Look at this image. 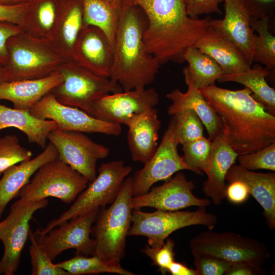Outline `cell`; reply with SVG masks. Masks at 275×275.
<instances>
[{
    "label": "cell",
    "instance_id": "obj_1",
    "mask_svg": "<svg viewBox=\"0 0 275 275\" xmlns=\"http://www.w3.org/2000/svg\"><path fill=\"white\" fill-rule=\"evenodd\" d=\"M200 91L221 119L228 141L238 155L275 142V116L249 89L231 90L213 85Z\"/></svg>",
    "mask_w": 275,
    "mask_h": 275
},
{
    "label": "cell",
    "instance_id": "obj_2",
    "mask_svg": "<svg viewBox=\"0 0 275 275\" xmlns=\"http://www.w3.org/2000/svg\"><path fill=\"white\" fill-rule=\"evenodd\" d=\"M132 4L145 14L144 42L160 65L185 62L183 55L187 48L195 46L211 26L210 17H188L183 0H133Z\"/></svg>",
    "mask_w": 275,
    "mask_h": 275
},
{
    "label": "cell",
    "instance_id": "obj_3",
    "mask_svg": "<svg viewBox=\"0 0 275 275\" xmlns=\"http://www.w3.org/2000/svg\"><path fill=\"white\" fill-rule=\"evenodd\" d=\"M147 19L134 4L122 3L115 33L109 78L123 91L145 88L155 80L160 64L146 49L143 33Z\"/></svg>",
    "mask_w": 275,
    "mask_h": 275
},
{
    "label": "cell",
    "instance_id": "obj_4",
    "mask_svg": "<svg viewBox=\"0 0 275 275\" xmlns=\"http://www.w3.org/2000/svg\"><path fill=\"white\" fill-rule=\"evenodd\" d=\"M132 177H127L115 201L108 208H101L92 233L95 255L120 263L125 255L126 238L130 227L132 208Z\"/></svg>",
    "mask_w": 275,
    "mask_h": 275
},
{
    "label": "cell",
    "instance_id": "obj_5",
    "mask_svg": "<svg viewBox=\"0 0 275 275\" xmlns=\"http://www.w3.org/2000/svg\"><path fill=\"white\" fill-rule=\"evenodd\" d=\"M57 70L62 81L50 92L60 103L77 107L94 117L100 99L123 91L110 78L97 75L73 61L63 62Z\"/></svg>",
    "mask_w": 275,
    "mask_h": 275
},
{
    "label": "cell",
    "instance_id": "obj_6",
    "mask_svg": "<svg viewBox=\"0 0 275 275\" xmlns=\"http://www.w3.org/2000/svg\"><path fill=\"white\" fill-rule=\"evenodd\" d=\"M8 59L4 67L9 81L46 77L65 62L47 40L35 38L24 31L10 37Z\"/></svg>",
    "mask_w": 275,
    "mask_h": 275
},
{
    "label": "cell",
    "instance_id": "obj_7",
    "mask_svg": "<svg viewBox=\"0 0 275 275\" xmlns=\"http://www.w3.org/2000/svg\"><path fill=\"white\" fill-rule=\"evenodd\" d=\"M132 171V167L125 166L123 160L102 163L98 169V175L79 194L70 208L58 218L49 222L43 229L37 230L34 233L35 235L42 236L65 221L111 204Z\"/></svg>",
    "mask_w": 275,
    "mask_h": 275
},
{
    "label": "cell",
    "instance_id": "obj_8",
    "mask_svg": "<svg viewBox=\"0 0 275 275\" xmlns=\"http://www.w3.org/2000/svg\"><path fill=\"white\" fill-rule=\"evenodd\" d=\"M206 207H198L195 211H165L157 210L146 212L132 211L131 223L127 236H143L148 238V245L160 248L174 231L190 226L202 225L212 230L217 216L206 211Z\"/></svg>",
    "mask_w": 275,
    "mask_h": 275
},
{
    "label": "cell",
    "instance_id": "obj_9",
    "mask_svg": "<svg viewBox=\"0 0 275 275\" xmlns=\"http://www.w3.org/2000/svg\"><path fill=\"white\" fill-rule=\"evenodd\" d=\"M33 176L19 192V199L34 202L53 197L70 204L90 182L58 158L42 166Z\"/></svg>",
    "mask_w": 275,
    "mask_h": 275
},
{
    "label": "cell",
    "instance_id": "obj_10",
    "mask_svg": "<svg viewBox=\"0 0 275 275\" xmlns=\"http://www.w3.org/2000/svg\"><path fill=\"white\" fill-rule=\"evenodd\" d=\"M192 254H206L231 263L249 262L262 265L270 258L261 242L233 231L200 232L189 241Z\"/></svg>",
    "mask_w": 275,
    "mask_h": 275
},
{
    "label": "cell",
    "instance_id": "obj_11",
    "mask_svg": "<svg viewBox=\"0 0 275 275\" xmlns=\"http://www.w3.org/2000/svg\"><path fill=\"white\" fill-rule=\"evenodd\" d=\"M47 204V199L34 202L19 199L11 205L7 217L0 222V240L4 249L0 274L14 275L17 271L31 230L30 222L36 211Z\"/></svg>",
    "mask_w": 275,
    "mask_h": 275
},
{
    "label": "cell",
    "instance_id": "obj_12",
    "mask_svg": "<svg viewBox=\"0 0 275 275\" xmlns=\"http://www.w3.org/2000/svg\"><path fill=\"white\" fill-rule=\"evenodd\" d=\"M175 121L172 117L160 144L150 159L132 177V197L147 193L157 182L166 181L182 170L202 175L203 172L188 165L180 156L175 139Z\"/></svg>",
    "mask_w": 275,
    "mask_h": 275
},
{
    "label": "cell",
    "instance_id": "obj_13",
    "mask_svg": "<svg viewBox=\"0 0 275 275\" xmlns=\"http://www.w3.org/2000/svg\"><path fill=\"white\" fill-rule=\"evenodd\" d=\"M47 139L57 149L58 159L89 182L97 176V161L106 157L109 153V148L94 142L83 132L57 128L48 134Z\"/></svg>",
    "mask_w": 275,
    "mask_h": 275
},
{
    "label": "cell",
    "instance_id": "obj_14",
    "mask_svg": "<svg viewBox=\"0 0 275 275\" xmlns=\"http://www.w3.org/2000/svg\"><path fill=\"white\" fill-rule=\"evenodd\" d=\"M29 111L38 118L55 122L61 130L113 136L119 135L122 131L121 125L99 120L77 107L63 104L51 92Z\"/></svg>",
    "mask_w": 275,
    "mask_h": 275
},
{
    "label": "cell",
    "instance_id": "obj_15",
    "mask_svg": "<svg viewBox=\"0 0 275 275\" xmlns=\"http://www.w3.org/2000/svg\"><path fill=\"white\" fill-rule=\"evenodd\" d=\"M100 209L60 224L38 237L39 246L52 261L63 252L69 249L75 250L76 254L94 255L95 242L94 238H91V234L92 225Z\"/></svg>",
    "mask_w": 275,
    "mask_h": 275
},
{
    "label": "cell",
    "instance_id": "obj_16",
    "mask_svg": "<svg viewBox=\"0 0 275 275\" xmlns=\"http://www.w3.org/2000/svg\"><path fill=\"white\" fill-rule=\"evenodd\" d=\"M195 183L188 180L182 172H177L173 177L159 186L153 187L147 193L132 197L133 210L149 207L157 210L176 211L190 206L206 207L211 201L206 198H199L194 194Z\"/></svg>",
    "mask_w": 275,
    "mask_h": 275
},
{
    "label": "cell",
    "instance_id": "obj_17",
    "mask_svg": "<svg viewBox=\"0 0 275 275\" xmlns=\"http://www.w3.org/2000/svg\"><path fill=\"white\" fill-rule=\"evenodd\" d=\"M159 101L155 89H136L108 94L96 103L95 117L107 122L128 126L135 118L155 107Z\"/></svg>",
    "mask_w": 275,
    "mask_h": 275
},
{
    "label": "cell",
    "instance_id": "obj_18",
    "mask_svg": "<svg viewBox=\"0 0 275 275\" xmlns=\"http://www.w3.org/2000/svg\"><path fill=\"white\" fill-rule=\"evenodd\" d=\"M113 46L106 34L93 25L84 26L74 44L72 61L93 73L109 78Z\"/></svg>",
    "mask_w": 275,
    "mask_h": 275
},
{
    "label": "cell",
    "instance_id": "obj_19",
    "mask_svg": "<svg viewBox=\"0 0 275 275\" xmlns=\"http://www.w3.org/2000/svg\"><path fill=\"white\" fill-rule=\"evenodd\" d=\"M238 156L223 129L212 141L206 169L204 172L207 178L202 187L203 193L215 205L221 204L226 198V175Z\"/></svg>",
    "mask_w": 275,
    "mask_h": 275
},
{
    "label": "cell",
    "instance_id": "obj_20",
    "mask_svg": "<svg viewBox=\"0 0 275 275\" xmlns=\"http://www.w3.org/2000/svg\"><path fill=\"white\" fill-rule=\"evenodd\" d=\"M225 14L223 19H212L211 26L219 30L243 53L250 65L253 64L255 34L251 16L241 0H225Z\"/></svg>",
    "mask_w": 275,
    "mask_h": 275
},
{
    "label": "cell",
    "instance_id": "obj_21",
    "mask_svg": "<svg viewBox=\"0 0 275 275\" xmlns=\"http://www.w3.org/2000/svg\"><path fill=\"white\" fill-rule=\"evenodd\" d=\"M83 26L80 0H58L57 18L48 41L64 61H72L73 47Z\"/></svg>",
    "mask_w": 275,
    "mask_h": 275
},
{
    "label": "cell",
    "instance_id": "obj_22",
    "mask_svg": "<svg viewBox=\"0 0 275 275\" xmlns=\"http://www.w3.org/2000/svg\"><path fill=\"white\" fill-rule=\"evenodd\" d=\"M182 73L187 90L186 92H182L177 89L166 95L167 98L172 101L168 108V114L173 116L183 109L194 111L205 127L208 138L212 141L223 129L221 119L200 90L194 86L187 66L183 69Z\"/></svg>",
    "mask_w": 275,
    "mask_h": 275
},
{
    "label": "cell",
    "instance_id": "obj_23",
    "mask_svg": "<svg viewBox=\"0 0 275 275\" xmlns=\"http://www.w3.org/2000/svg\"><path fill=\"white\" fill-rule=\"evenodd\" d=\"M240 181L248 187L252 196L263 209V216L270 230L275 229V174L258 173L245 169L239 165H232L226 181L230 183Z\"/></svg>",
    "mask_w": 275,
    "mask_h": 275
},
{
    "label": "cell",
    "instance_id": "obj_24",
    "mask_svg": "<svg viewBox=\"0 0 275 275\" xmlns=\"http://www.w3.org/2000/svg\"><path fill=\"white\" fill-rule=\"evenodd\" d=\"M53 145L49 142L35 157L13 165L6 170L0 179V219L8 203L17 197L20 190L43 164L58 158Z\"/></svg>",
    "mask_w": 275,
    "mask_h": 275
},
{
    "label": "cell",
    "instance_id": "obj_25",
    "mask_svg": "<svg viewBox=\"0 0 275 275\" xmlns=\"http://www.w3.org/2000/svg\"><path fill=\"white\" fill-rule=\"evenodd\" d=\"M127 126V139L131 159L144 164L152 156L158 146L161 122L157 110L155 107L148 109Z\"/></svg>",
    "mask_w": 275,
    "mask_h": 275
},
{
    "label": "cell",
    "instance_id": "obj_26",
    "mask_svg": "<svg viewBox=\"0 0 275 275\" xmlns=\"http://www.w3.org/2000/svg\"><path fill=\"white\" fill-rule=\"evenodd\" d=\"M62 81L61 74L56 70L41 78L6 81L0 84V100L11 101L13 108L30 111Z\"/></svg>",
    "mask_w": 275,
    "mask_h": 275
},
{
    "label": "cell",
    "instance_id": "obj_27",
    "mask_svg": "<svg viewBox=\"0 0 275 275\" xmlns=\"http://www.w3.org/2000/svg\"><path fill=\"white\" fill-rule=\"evenodd\" d=\"M195 46L215 61L223 74L240 73L251 67L238 48L212 26L198 40Z\"/></svg>",
    "mask_w": 275,
    "mask_h": 275
},
{
    "label": "cell",
    "instance_id": "obj_28",
    "mask_svg": "<svg viewBox=\"0 0 275 275\" xmlns=\"http://www.w3.org/2000/svg\"><path fill=\"white\" fill-rule=\"evenodd\" d=\"M7 127L17 128L25 134L29 143L44 149L48 134L58 126L52 120L36 117L29 111L10 108L0 103V130Z\"/></svg>",
    "mask_w": 275,
    "mask_h": 275
},
{
    "label": "cell",
    "instance_id": "obj_29",
    "mask_svg": "<svg viewBox=\"0 0 275 275\" xmlns=\"http://www.w3.org/2000/svg\"><path fill=\"white\" fill-rule=\"evenodd\" d=\"M269 74V70L257 63L253 68L240 73L223 74L217 81L235 82L243 85L251 91L252 96L261 103L269 113L274 116L275 90L265 80V77Z\"/></svg>",
    "mask_w": 275,
    "mask_h": 275
},
{
    "label": "cell",
    "instance_id": "obj_30",
    "mask_svg": "<svg viewBox=\"0 0 275 275\" xmlns=\"http://www.w3.org/2000/svg\"><path fill=\"white\" fill-rule=\"evenodd\" d=\"M58 0H31L27 3L22 28L30 35L48 41L54 26Z\"/></svg>",
    "mask_w": 275,
    "mask_h": 275
},
{
    "label": "cell",
    "instance_id": "obj_31",
    "mask_svg": "<svg viewBox=\"0 0 275 275\" xmlns=\"http://www.w3.org/2000/svg\"><path fill=\"white\" fill-rule=\"evenodd\" d=\"M84 26L93 25L102 30L114 46L115 33L122 5H114L106 0H80Z\"/></svg>",
    "mask_w": 275,
    "mask_h": 275
},
{
    "label": "cell",
    "instance_id": "obj_32",
    "mask_svg": "<svg viewBox=\"0 0 275 275\" xmlns=\"http://www.w3.org/2000/svg\"><path fill=\"white\" fill-rule=\"evenodd\" d=\"M183 58L188 63L187 67L194 85L199 90L215 85L224 74L215 61L195 46L187 48Z\"/></svg>",
    "mask_w": 275,
    "mask_h": 275
},
{
    "label": "cell",
    "instance_id": "obj_33",
    "mask_svg": "<svg viewBox=\"0 0 275 275\" xmlns=\"http://www.w3.org/2000/svg\"><path fill=\"white\" fill-rule=\"evenodd\" d=\"M69 275L93 274L101 273L133 275L135 273L123 268L120 263L108 261L97 255L92 257L76 254L73 258L56 263Z\"/></svg>",
    "mask_w": 275,
    "mask_h": 275
},
{
    "label": "cell",
    "instance_id": "obj_34",
    "mask_svg": "<svg viewBox=\"0 0 275 275\" xmlns=\"http://www.w3.org/2000/svg\"><path fill=\"white\" fill-rule=\"evenodd\" d=\"M269 18L251 17L250 23L255 34L253 63L264 65L268 70L275 67V37L269 31Z\"/></svg>",
    "mask_w": 275,
    "mask_h": 275
},
{
    "label": "cell",
    "instance_id": "obj_35",
    "mask_svg": "<svg viewBox=\"0 0 275 275\" xmlns=\"http://www.w3.org/2000/svg\"><path fill=\"white\" fill-rule=\"evenodd\" d=\"M172 116L175 121V139L178 145H182L204 136L203 124L194 111L183 109Z\"/></svg>",
    "mask_w": 275,
    "mask_h": 275
},
{
    "label": "cell",
    "instance_id": "obj_36",
    "mask_svg": "<svg viewBox=\"0 0 275 275\" xmlns=\"http://www.w3.org/2000/svg\"><path fill=\"white\" fill-rule=\"evenodd\" d=\"M32 152L22 147L15 135L0 137V176L11 166L32 158Z\"/></svg>",
    "mask_w": 275,
    "mask_h": 275
},
{
    "label": "cell",
    "instance_id": "obj_37",
    "mask_svg": "<svg viewBox=\"0 0 275 275\" xmlns=\"http://www.w3.org/2000/svg\"><path fill=\"white\" fill-rule=\"evenodd\" d=\"M29 238L31 241L29 248L32 272L31 275H69L65 270L57 266L40 248L36 237L30 230Z\"/></svg>",
    "mask_w": 275,
    "mask_h": 275
},
{
    "label": "cell",
    "instance_id": "obj_38",
    "mask_svg": "<svg viewBox=\"0 0 275 275\" xmlns=\"http://www.w3.org/2000/svg\"><path fill=\"white\" fill-rule=\"evenodd\" d=\"M211 145L212 141L204 136L182 144L184 161L193 168L204 172Z\"/></svg>",
    "mask_w": 275,
    "mask_h": 275
},
{
    "label": "cell",
    "instance_id": "obj_39",
    "mask_svg": "<svg viewBox=\"0 0 275 275\" xmlns=\"http://www.w3.org/2000/svg\"><path fill=\"white\" fill-rule=\"evenodd\" d=\"M237 159L240 166L248 170L275 171V142L255 152L238 155Z\"/></svg>",
    "mask_w": 275,
    "mask_h": 275
},
{
    "label": "cell",
    "instance_id": "obj_40",
    "mask_svg": "<svg viewBox=\"0 0 275 275\" xmlns=\"http://www.w3.org/2000/svg\"><path fill=\"white\" fill-rule=\"evenodd\" d=\"M175 246L174 241L167 238L160 248H154L147 245L142 252L151 259L152 264L157 266L162 274H165L171 263L175 261Z\"/></svg>",
    "mask_w": 275,
    "mask_h": 275
},
{
    "label": "cell",
    "instance_id": "obj_41",
    "mask_svg": "<svg viewBox=\"0 0 275 275\" xmlns=\"http://www.w3.org/2000/svg\"><path fill=\"white\" fill-rule=\"evenodd\" d=\"M197 275H225L232 263L212 256L193 254Z\"/></svg>",
    "mask_w": 275,
    "mask_h": 275
},
{
    "label": "cell",
    "instance_id": "obj_42",
    "mask_svg": "<svg viewBox=\"0 0 275 275\" xmlns=\"http://www.w3.org/2000/svg\"><path fill=\"white\" fill-rule=\"evenodd\" d=\"M188 17L197 18L199 15L213 13L222 14L217 0H183Z\"/></svg>",
    "mask_w": 275,
    "mask_h": 275
},
{
    "label": "cell",
    "instance_id": "obj_43",
    "mask_svg": "<svg viewBox=\"0 0 275 275\" xmlns=\"http://www.w3.org/2000/svg\"><path fill=\"white\" fill-rule=\"evenodd\" d=\"M252 17L270 18L273 15L275 0H241Z\"/></svg>",
    "mask_w": 275,
    "mask_h": 275
},
{
    "label": "cell",
    "instance_id": "obj_44",
    "mask_svg": "<svg viewBox=\"0 0 275 275\" xmlns=\"http://www.w3.org/2000/svg\"><path fill=\"white\" fill-rule=\"evenodd\" d=\"M27 3L16 5L0 4V22L15 24L22 28Z\"/></svg>",
    "mask_w": 275,
    "mask_h": 275
},
{
    "label": "cell",
    "instance_id": "obj_45",
    "mask_svg": "<svg viewBox=\"0 0 275 275\" xmlns=\"http://www.w3.org/2000/svg\"><path fill=\"white\" fill-rule=\"evenodd\" d=\"M23 31L17 24L0 22V64L5 65L8 61L7 43L10 37Z\"/></svg>",
    "mask_w": 275,
    "mask_h": 275
},
{
    "label": "cell",
    "instance_id": "obj_46",
    "mask_svg": "<svg viewBox=\"0 0 275 275\" xmlns=\"http://www.w3.org/2000/svg\"><path fill=\"white\" fill-rule=\"evenodd\" d=\"M246 185L240 181H234L227 186L226 198L232 203L240 204L245 202L249 197Z\"/></svg>",
    "mask_w": 275,
    "mask_h": 275
},
{
    "label": "cell",
    "instance_id": "obj_47",
    "mask_svg": "<svg viewBox=\"0 0 275 275\" xmlns=\"http://www.w3.org/2000/svg\"><path fill=\"white\" fill-rule=\"evenodd\" d=\"M265 272L261 265L242 261L232 263L225 275H263Z\"/></svg>",
    "mask_w": 275,
    "mask_h": 275
},
{
    "label": "cell",
    "instance_id": "obj_48",
    "mask_svg": "<svg viewBox=\"0 0 275 275\" xmlns=\"http://www.w3.org/2000/svg\"><path fill=\"white\" fill-rule=\"evenodd\" d=\"M168 272L172 275H197L195 269H191L183 263L175 261L169 266Z\"/></svg>",
    "mask_w": 275,
    "mask_h": 275
},
{
    "label": "cell",
    "instance_id": "obj_49",
    "mask_svg": "<svg viewBox=\"0 0 275 275\" xmlns=\"http://www.w3.org/2000/svg\"><path fill=\"white\" fill-rule=\"evenodd\" d=\"M9 81V76L5 67L0 64V84Z\"/></svg>",
    "mask_w": 275,
    "mask_h": 275
},
{
    "label": "cell",
    "instance_id": "obj_50",
    "mask_svg": "<svg viewBox=\"0 0 275 275\" xmlns=\"http://www.w3.org/2000/svg\"><path fill=\"white\" fill-rule=\"evenodd\" d=\"M31 0H0V4L6 5H16L24 4Z\"/></svg>",
    "mask_w": 275,
    "mask_h": 275
},
{
    "label": "cell",
    "instance_id": "obj_51",
    "mask_svg": "<svg viewBox=\"0 0 275 275\" xmlns=\"http://www.w3.org/2000/svg\"><path fill=\"white\" fill-rule=\"evenodd\" d=\"M109 3L118 6H121L122 4V0H106Z\"/></svg>",
    "mask_w": 275,
    "mask_h": 275
},
{
    "label": "cell",
    "instance_id": "obj_52",
    "mask_svg": "<svg viewBox=\"0 0 275 275\" xmlns=\"http://www.w3.org/2000/svg\"><path fill=\"white\" fill-rule=\"evenodd\" d=\"M123 3L126 4H133V0H122Z\"/></svg>",
    "mask_w": 275,
    "mask_h": 275
},
{
    "label": "cell",
    "instance_id": "obj_53",
    "mask_svg": "<svg viewBox=\"0 0 275 275\" xmlns=\"http://www.w3.org/2000/svg\"><path fill=\"white\" fill-rule=\"evenodd\" d=\"M218 3L219 4L221 2H224L225 0H217Z\"/></svg>",
    "mask_w": 275,
    "mask_h": 275
}]
</instances>
